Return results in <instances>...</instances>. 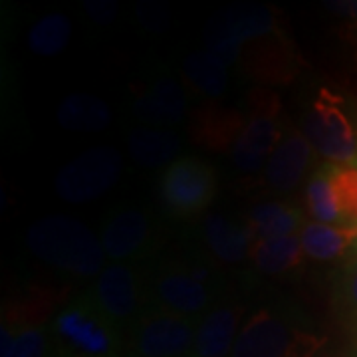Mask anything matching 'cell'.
<instances>
[{
    "mask_svg": "<svg viewBox=\"0 0 357 357\" xmlns=\"http://www.w3.org/2000/svg\"><path fill=\"white\" fill-rule=\"evenodd\" d=\"M28 248L66 274L91 278L103 272L105 250L88 227L68 217H46L32 225L26 236Z\"/></svg>",
    "mask_w": 357,
    "mask_h": 357,
    "instance_id": "6da1fadb",
    "label": "cell"
},
{
    "mask_svg": "<svg viewBox=\"0 0 357 357\" xmlns=\"http://www.w3.org/2000/svg\"><path fill=\"white\" fill-rule=\"evenodd\" d=\"M54 357H121L119 326L98 307L91 296H79L52 321Z\"/></svg>",
    "mask_w": 357,
    "mask_h": 357,
    "instance_id": "7a4b0ae2",
    "label": "cell"
},
{
    "mask_svg": "<svg viewBox=\"0 0 357 357\" xmlns=\"http://www.w3.org/2000/svg\"><path fill=\"white\" fill-rule=\"evenodd\" d=\"M326 337L300 326L284 310L264 307L244 321L230 357H314Z\"/></svg>",
    "mask_w": 357,
    "mask_h": 357,
    "instance_id": "3957f363",
    "label": "cell"
},
{
    "mask_svg": "<svg viewBox=\"0 0 357 357\" xmlns=\"http://www.w3.org/2000/svg\"><path fill=\"white\" fill-rule=\"evenodd\" d=\"M304 135L328 163L357 165V133L340 100L319 91L304 117Z\"/></svg>",
    "mask_w": 357,
    "mask_h": 357,
    "instance_id": "277c9868",
    "label": "cell"
},
{
    "mask_svg": "<svg viewBox=\"0 0 357 357\" xmlns=\"http://www.w3.org/2000/svg\"><path fill=\"white\" fill-rule=\"evenodd\" d=\"M121 175V155L112 147H96L76 157L58 173L56 192L68 203H88L107 192Z\"/></svg>",
    "mask_w": 357,
    "mask_h": 357,
    "instance_id": "5b68a950",
    "label": "cell"
},
{
    "mask_svg": "<svg viewBox=\"0 0 357 357\" xmlns=\"http://www.w3.org/2000/svg\"><path fill=\"white\" fill-rule=\"evenodd\" d=\"M217 175L208 163L195 157H183L167 167L161 177V199L178 217H191L213 203Z\"/></svg>",
    "mask_w": 357,
    "mask_h": 357,
    "instance_id": "8992f818",
    "label": "cell"
},
{
    "mask_svg": "<svg viewBox=\"0 0 357 357\" xmlns=\"http://www.w3.org/2000/svg\"><path fill=\"white\" fill-rule=\"evenodd\" d=\"M195 337V319L153 307L137 318L133 349L137 357H191Z\"/></svg>",
    "mask_w": 357,
    "mask_h": 357,
    "instance_id": "52a82bcc",
    "label": "cell"
},
{
    "mask_svg": "<svg viewBox=\"0 0 357 357\" xmlns=\"http://www.w3.org/2000/svg\"><path fill=\"white\" fill-rule=\"evenodd\" d=\"M153 300L159 310L195 319L213 302L208 272L204 268H163L153 282Z\"/></svg>",
    "mask_w": 357,
    "mask_h": 357,
    "instance_id": "ba28073f",
    "label": "cell"
},
{
    "mask_svg": "<svg viewBox=\"0 0 357 357\" xmlns=\"http://www.w3.org/2000/svg\"><path fill=\"white\" fill-rule=\"evenodd\" d=\"M93 302L107 318L117 326L121 321L135 318L141 307V280L135 268L126 262H114L98 276L93 292L89 294Z\"/></svg>",
    "mask_w": 357,
    "mask_h": 357,
    "instance_id": "9c48e42d",
    "label": "cell"
},
{
    "mask_svg": "<svg viewBox=\"0 0 357 357\" xmlns=\"http://www.w3.org/2000/svg\"><path fill=\"white\" fill-rule=\"evenodd\" d=\"M280 141L276 107L264 103L248 117L236 139L232 141V161L241 171H256L262 163H268Z\"/></svg>",
    "mask_w": 357,
    "mask_h": 357,
    "instance_id": "30bf717a",
    "label": "cell"
},
{
    "mask_svg": "<svg viewBox=\"0 0 357 357\" xmlns=\"http://www.w3.org/2000/svg\"><path fill=\"white\" fill-rule=\"evenodd\" d=\"M151 238V222L139 208L117 211L107 220L102 234L105 256L115 262L131 260L139 255Z\"/></svg>",
    "mask_w": 357,
    "mask_h": 357,
    "instance_id": "8fae6325",
    "label": "cell"
},
{
    "mask_svg": "<svg viewBox=\"0 0 357 357\" xmlns=\"http://www.w3.org/2000/svg\"><path fill=\"white\" fill-rule=\"evenodd\" d=\"M312 143L304 131H292L282 137L276 151L266 163V183L274 191L288 192L300 185L306 177L307 167L312 161Z\"/></svg>",
    "mask_w": 357,
    "mask_h": 357,
    "instance_id": "7c38bea8",
    "label": "cell"
},
{
    "mask_svg": "<svg viewBox=\"0 0 357 357\" xmlns=\"http://www.w3.org/2000/svg\"><path fill=\"white\" fill-rule=\"evenodd\" d=\"M243 310L238 306H218L208 310L197 326L191 357H229L238 337Z\"/></svg>",
    "mask_w": 357,
    "mask_h": 357,
    "instance_id": "4fadbf2b",
    "label": "cell"
},
{
    "mask_svg": "<svg viewBox=\"0 0 357 357\" xmlns=\"http://www.w3.org/2000/svg\"><path fill=\"white\" fill-rule=\"evenodd\" d=\"M203 234L206 246L220 262L236 264L243 262L244 258H250L255 236L248 227H243L227 217L213 215L204 220Z\"/></svg>",
    "mask_w": 357,
    "mask_h": 357,
    "instance_id": "5bb4252c",
    "label": "cell"
},
{
    "mask_svg": "<svg viewBox=\"0 0 357 357\" xmlns=\"http://www.w3.org/2000/svg\"><path fill=\"white\" fill-rule=\"evenodd\" d=\"M300 241L304 255L316 262H332L337 260L356 244L357 225H321L306 222L300 230Z\"/></svg>",
    "mask_w": 357,
    "mask_h": 357,
    "instance_id": "9a60e30c",
    "label": "cell"
},
{
    "mask_svg": "<svg viewBox=\"0 0 357 357\" xmlns=\"http://www.w3.org/2000/svg\"><path fill=\"white\" fill-rule=\"evenodd\" d=\"M304 248L300 234L276 236V238H258L252 244L250 260L260 272L278 276L292 272L304 262Z\"/></svg>",
    "mask_w": 357,
    "mask_h": 357,
    "instance_id": "2e32d148",
    "label": "cell"
},
{
    "mask_svg": "<svg viewBox=\"0 0 357 357\" xmlns=\"http://www.w3.org/2000/svg\"><path fill=\"white\" fill-rule=\"evenodd\" d=\"M302 211L286 203H262L248 215L246 227L252 232L255 241L258 238H276L298 234L304 229Z\"/></svg>",
    "mask_w": 357,
    "mask_h": 357,
    "instance_id": "e0dca14e",
    "label": "cell"
},
{
    "mask_svg": "<svg viewBox=\"0 0 357 357\" xmlns=\"http://www.w3.org/2000/svg\"><path fill=\"white\" fill-rule=\"evenodd\" d=\"M60 126L70 131L79 133H93L102 131L112 121L109 107L100 98H93L88 93H74L66 98L58 109Z\"/></svg>",
    "mask_w": 357,
    "mask_h": 357,
    "instance_id": "ac0fdd59",
    "label": "cell"
},
{
    "mask_svg": "<svg viewBox=\"0 0 357 357\" xmlns=\"http://www.w3.org/2000/svg\"><path fill=\"white\" fill-rule=\"evenodd\" d=\"M185 96L175 82H157L143 98L137 100V112L155 123H177L185 115Z\"/></svg>",
    "mask_w": 357,
    "mask_h": 357,
    "instance_id": "d6986e66",
    "label": "cell"
},
{
    "mask_svg": "<svg viewBox=\"0 0 357 357\" xmlns=\"http://www.w3.org/2000/svg\"><path fill=\"white\" fill-rule=\"evenodd\" d=\"M178 137L173 131H157V129H139L129 135L131 155L145 167L165 165L173 159L178 149Z\"/></svg>",
    "mask_w": 357,
    "mask_h": 357,
    "instance_id": "ffe728a7",
    "label": "cell"
},
{
    "mask_svg": "<svg viewBox=\"0 0 357 357\" xmlns=\"http://www.w3.org/2000/svg\"><path fill=\"white\" fill-rule=\"evenodd\" d=\"M306 206L314 222L321 225H344L340 206L335 201V192L332 187L330 167L321 165L310 177L306 185Z\"/></svg>",
    "mask_w": 357,
    "mask_h": 357,
    "instance_id": "44dd1931",
    "label": "cell"
},
{
    "mask_svg": "<svg viewBox=\"0 0 357 357\" xmlns=\"http://www.w3.org/2000/svg\"><path fill=\"white\" fill-rule=\"evenodd\" d=\"M2 351L0 357H44L46 356V332L38 324H14L13 319L2 324Z\"/></svg>",
    "mask_w": 357,
    "mask_h": 357,
    "instance_id": "7402d4cb",
    "label": "cell"
},
{
    "mask_svg": "<svg viewBox=\"0 0 357 357\" xmlns=\"http://www.w3.org/2000/svg\"><path fill=\"white\" fill-rule=\"evenodd\" d=\"M227 62L220 60L217 54L206 52V54H192L185 64V76L189 77L195 88L203 91L204 96H220L227 82H229V72H227Z\"/></svg>",
    "mask_w": 357,
    "mask_h": 357,
    "instance_id": "603a6c76",
    "label": "cell"
},
{
    "mask_svg": "<svg viewBox=\"0 0 357 357\" xmlns=\"http://www.w3.org/2000/svg\"><path fill=\"white\" fill-rule=\"evenodd\" d=\"M72 22L64 14H48L32 26L28 44L38 56H56L70 42Z\"/></svg>",
    "mask_w": 357,
    "mask_h": 357,
    "instance_id": "cb8c5ba5",
    "label": "cell"
},
{
    "mask_svg": "<svg viewBox=\"0 0 357 357\" xmlns=\"http://www.w3.org/2000/svg\"><path fill=\"white\" fill-rule=\"evenodd\" d=\"M330 177L344 225H357V165H332Z\"/></svg>",
    "mask_w": 357,
    "mask_h": 357,
    "instance_id": "d4e9b609",
    "label": "cell"
},
{
    "mask_svg": "<svg viewBox=\"0 0 357 357\" xmlns=\"http://www.w3.org/2000/svg\"><path fill=\"white\" fill-rule=\"evenodd\" d=\"M342 306L357 319V266L345 274L342 284Z\"/></svg>",
    "mask_w": 357,
    "mask_h": 357,
    "instance_id": "484cf974",
    "label": "cell"
},
{
    "mask_svg": "<svg viewBox=\"0 0 357 357\" xmlns=\"http://www.w3.org/2000/svg\"><path fill=\"white\" fill-rule=\"evenodd\" d=\"M88 6L91 16H93L96 20H100V22H109V20L114 18V4H107V2H89Z\"/></svg>",
    "mask_w": 357,
    "mask_h": 357,
    "instance_id": "4316f807",
    "label": "cell"
},
{
    "mask_svg": "<svg viewBox=\"0 0 357 357\" xmlns=\"http://www.w3.org/2000/svg\"><path fill=\"white\" fill-rule=\"evenodd\" d=\"M133 357H137V356H133Z\"/></svg>",
    "mask_w": 357,
    "mask_h": 357,
    "instance_id": "83f0119b",
    "label": "cell"
}]
</instances>
